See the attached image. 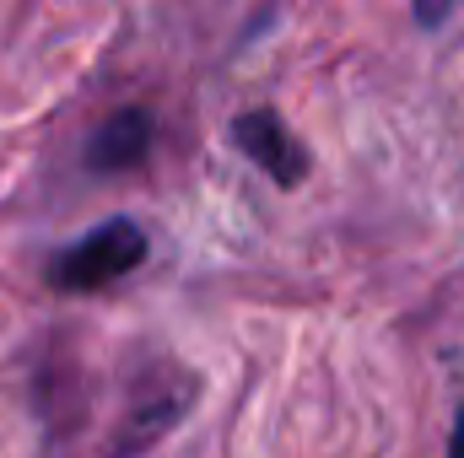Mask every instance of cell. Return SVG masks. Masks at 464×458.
I'll list each match as a JSON object with an SVG mask.
<instances>
[{"instance_id": "1", "label": "cell", "mask_w": 464, "mask_h": 458, "mask_svg": "<svg viewBox=\"0 0 464 458\" xmlns=\"http://www.w3.org/2000/svg\"><path fill=\"white\" fill-rule=\"evenodd\" d=\"M146 248H151V243H146V227L130 222V216H114V222L92 227L87 237H76L71 248L54 253L49 286H54V291H71V297L103 291V286H114V281H124L130 270L146 264Z\"/></svg>"}, {"instance_id": "3", "label": "cell", "mask_w": 464, "mask_h": 458, "mask_svg": "<svg viewBox=\"0 0 464 458\" xmlns=\"http://www.w3.org/2000/svg\"><path fill=\"white\" fill-rule=\"evenodd\" d=\"M146 151H151V114L135 103L109 114L87 135V167L92 173H130L146 162Z\"/></svg>"}, {"instance_id": "4", "label": "cell", "mask_w": 464, "mask_h": 458, "mask_svg": "<svg viewBox=\"0 0 464 458\" xmlns=\"http://www.w3.org/2000/svg\"><path fill=\"white\" fill-rule=\"evenodd\" d=\"M449 458H464V405L454 410V432H449Z\"/></svg>"}, {"instance_id": "2", "label": "cell", "mask_w": 464, "mask_h": 458, "mask_svg": "<svg viewBox=\"0 0 464 458\" xmlns=\"http://www.w3.org/2000/svg\"><path fill=\"white\" fill-rule=\"evenodd\" d=\"M232 146L265 173V178H276L281 189H297L303 178H308V146L286 129V119L276 114V109H248V114H237L227 124Z\"/></svg>"}]
</instances>
